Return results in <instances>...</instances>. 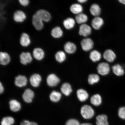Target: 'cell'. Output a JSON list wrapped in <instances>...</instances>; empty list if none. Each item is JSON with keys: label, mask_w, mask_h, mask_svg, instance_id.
<instances>
[{"label": "cell", "mask_w": 125, "mask_h": 125, "mask_svg": "<svg viewBox=\"0 0 125 125\" xmlns=\"http://www.w3.org/2000/svg\"><path fill=\"white\" fill-rule=\"evenodd\" d=\"M32 52L22 51L19 55V61L21 64L27 65L32 63L34 60Z\"/></svg>", "instance_id": "obj_1"}, {"label": "cell", "mask_w": 125, "mask_h": 125, "mask_svg": "<svg viewBox=\"0 0 125 125\" xmlns=\"http://www.w3.org/2000/svg\"><path fill=\"white\" fill-rule=\"evenodd\" d=\"M27 15L21 9H18L14 12L12 18L14 21L17 23H22L27 19Z\"/></svg>", "instance_id": "obj_2"}, {"label": "cell", "mask_w": 125, "mask_h": 125, "mask_svg": "<svg viewBox=\"0 0 125 125\" xmlns=\"http://www.w3.org/2000/svg\"><path fill=\"white\" fill-rule=\"evenodd\" d=\"M31 22L32 26L37 31L42 30L44 27V22L35 13L32 16Z\"/></svg>", "instance_id": "obj_3"}, {"label": "cell", "mask_w": 125, "mask_h": 125, "mask_svg": "<svg viewBox=\"0 0 125 125\" xmlns=\"http://www.w3.org/2000/svg\"><path fill=\"white\" fill-rule=\"evenodd\" d=\"M31 53L34 59L37 61H41L45 57V51L43 48L40 47L34 48Z\"/></svg>", "instance_id": "obj_4"}, {"label": "cell", "mask_w": 125, "mask_h": 125, "mask_svg": "<svg viewBox=\"0 0 125 125\" xmlns=\"http://www.w3.org/2000/svg\"><path fill=\"white\" fill-rule=\"evenodd\" d=\"M81 115L85 119H90L94 115V112L93 109L91 106L85 105L83 106L81 109Z\"/></svg>", "instance_id": "obj_5"}, {"label": "cell", "mask_w": 125, "mask_h": 125, "mask_svg": "<svg viewBox=\"0 0 125 125\" xmlns=\"http://www.w3.org/2000/svg\"><path fill=\"white\" fill-rule=\"evenodd\" d=\"M20 46L23 48L28 47L31 44V40L29 34L25 32L22 33L19 40Z\"/></svg>", "instance_id": "obj_6"}, {"label": "cell", "mask_w": 125, "mask_h": 125, "mask_svg": "<svg viewBox=\"0 0 125 125\" xmlns=\"http://www.w3.org/2000/svg\"><path fill=\"white\" fill-rule=\"evenodd\" d=\"M35 13L40 17L44 22H49L51 19L52 16L51 14L46 9H39L36 11Z\"/></svg>", "instance_id": "obj_7"}, {"label": "cell", "mask_w": 125, "mask_h": 125, "mask_svg": "<svg viewBox=\"0 0 125 125\" xmlns=\"http://www.w3.org/2000/svg\"><path fill=\"white\" fill-rule=\"evenodd\" d=\"M63 31L61 27L59 26H57L53 28L51 31V35L53 38L60 39L63 36Z\"/></svg>", "instance_id": "obj_8"}, {"label": "cell", "mask_w": 125, "mask_h": 125, "mask_svg": "<svg viewBox=\"0 0 125 125\" xmlns=\"http://www.w3.org/2000/svg\"><path fill=\"white\" fill-rule=\"evenodd\" d=\"M11 61V57L8 53L0 51V64L3 66L9 65Z\"/></svg>", "instance_id": "obj_9"}, {"label": "cell", "mask_w": 125, "mask_h": 125, "mask_svg": "<svg viewBox=\"0 0 125 125\" xmlns=\"http://www.w3.org/2000/svg\"><path fill=\"white\" fill-rule=\"evenodd\" d=\"M110 70L109 65L105 62H102L99 63L97 67L98 73L102 75H105L108 74Z\"/></svg>", "instance_id": "obj_10"}, {"label": "cell", "mask_w": 125, "mask_h": 125, "mask_svg": "<svg viewBox=\"0 0 125 125\" xmlns=\"http://www.w3.org/2000/svg\"><path fill=\"white\" fill-rule=\"evenodd\" d=\"M94 43L91 39L87 38L83 39L81 42V45L83 50L88 51L93 48Z\"/></svg>", "instance_id": "obj_11"}, {"label": "cell", "mask_w": 125, "mask_h": 125, "mask_svg": "<svg viewBox=\"0 0 125 125\" xmlns=\"http://www.w3.org/2000/svg\"><path fill=\"white\" fill-rule=\"evenodd\" d=\"M60 82L59 78L54 74H50L47 78V84L50 87L55 86L59 83Z\"/></svg>", "instance_id": "obj_12"}, {"label": "cell", "mask_w": 125, "mask_h": 125, "mask_svg": "<svg viewBox=\"0 0 125 125\" xmlns=\"http://www.w3.org/2000/svg\"><path fill=\"white\" fill-rule=\"evenodd\" d=\"M34 96V92L30 89H26L22 95L23 99L26 103H30L32 102Z\"/></svg>", "instance_id": "obj_13"}, {"label": "cell", "mask_w": 125, "mask_h": 125, "mask_svg": "<svg viewBox=\"0 0 125 125\" xmlns=\"http://www.w3.org/2000/svg\"><path fill=\"white\" fill-rule=\"evenodd\" d=\"M91 28L88 25L84 23L81 25L79 28V34L84 37H87L91 33Z\"/></svg>", "instance_id": "obj_14"}, {"label": "cell", "mask_w": 125, "mask_h": 125, "mask_svg": "<svg viewBox=\"0 0 125 125\" xmlns=\"http://www.w3.org/2000/svg\"><path fill=\"white\" fill-rule=\"evenodd\" d=\"M103 57L104 58L109 62H113L116 58V55L115 52L110 49H108L104 52Z\"/></svg>", "instance_id": "obj_15"}, {"label": "cell", "mask_w": 125, "mask_h": 125, "mask_svg": "<svg viewBox=\"0 0 125 125\" xmlns=\"http://www.w3.org/2000/svg\"><path fill=\"white\" fill-rule=\"evenodd\" d=\"M63 49L65 52L67 53L72 54L75 52L76 47L74 43L71 42H68L64 45Z\"/></svg>", "instance_id": "obj_16"}, {"label": "cell", "mask_w": 125, "mask_h": 125, "mask_svg": "<svg viewBox=\"0 0 125 125\" xmlns=\"http://www.w3.org/2000/svg\"><path fill=\"white\" fill-rule=\"evenodd\" d=\"M42 79L41 76L40 75L34 74L31 76L30 79V82L33 87H37L40 85Z\"/></svg>", "instance_id": "obj_17"}, {"label": "cell", "mask_w": 125, "mask_h": 125, "mask_svg": "<svg viewBox=\"0 0 125 125\" xmlns=\"http://www.w3.org/2000/svg\"><path fill=\"white\" fill-rule=\"evenodd\" d=\"M15 84L18 87H22L26 86L27 83V80L25 76L19 75L15 78Z\"/></svg>", "instance_id": "obj_18"}, {"label": "cell", "mask_w": 125, "mask_h": 125, "mask_svg": "<svg viewBox=\"0 0 125 125\" xmlns=\"http://www.w3.org/2000/svg\"><path fill=\"white\" fill-rule=\"evenodd\" d=\"M54 57L56 61L59 63H62L64 62L66 58V54L65 52L61 50L55 53Z\"/></svg>", "instance_id": "obj_19"}, {"label": "cell", "mask_w": 125, "mask_h": 125, "mask_svg": "<svg viewBox=\"0 0 125 125\" xmlns=\"http://www.w3.org/2000/svg\"><path fill=\"white\" fill-rule=\"evenodd\" d=\"M104 23V20L99 17H95L92 20V25L94 29L98 30L103 26Z\"/></svg>", "instance_id": "obj_20"}, {"label": "cell", "mask_w": 125, "mask_h": 125, "mask_svg": "<svg viewBox=\"0 0 125 125\" xmlns=\"http://www.w3.org/2000/svg\"><path fill=\"white\" fill-rule=\"evenodd\" d=\"M112 70L114 74L117 76H121L123 75L125 73L124 68L119 64H116L112 67Z\"/></svg>", "instance_id": "obj_21"}, {"label": "cell", "mask_w": 125, "mask_h": 125, "mask_svg": "<svg viewBox=\"0 0 125 125\" xmlns=\"http://www.w3.org/2000/svg\"><path fill=\"white\" fill-rule=\"evenodd\" d=\"M75 21L72 18H69L63 20L62 24L64 27L67 30L71 29L74 27Z\"/></svg>", "instance_id": "obj_22"}, {"label": "cell", "mask_w": 125, "mask_h": 125, "mask_svg": "<svg viewBox=\"0 0 125 125\" xmlns=\"http://www.w3.org/2000/svg\"><path fill=\"white\" fill-rule=\"evenodd\" d=\"M96 124L97 125H109L107 115H98L96 117Z\"/></svg>", "instance_id": "obj_23"}, {"label": "cell", "mask_w": 125, "mask_h": 125, "mask_svg": "<svg viewBox=\"0 0 125 125\" xmlns=\"http://www.w3.org/2000/svg\"><path fill=\"white\" fill-rule=\"evenodd\" d=\"M11 110L13 112H17L20 110L21 104L18 101L15 100H10L9 102Z\"/></svg>", "instance_id": "obj_24"}, {"label": "cell", "mask_w": 125, "mask_h": 125, "mask_svg": "<svg viewBox=\"0 0 125 125\" xmlns=\"http://www.w3.org/2000/svg\"><path fill=\"white\" fill-rule=\"evenodd\" d=\"M77 95L78 99L81 101H85L88 98L89 95L86 91L82 89L77 90Z\"/></svg>", "instance_id": "obj_25"}, {"label": "cell", "mask_w": 125, "mask_h": 125, "mask_svg": "<svg viewBox=\"0 0 125 125\" xmlns=\"http://www.w3.org/2000/svg\"><path fill=\"white\" fill-rule=\"evenodd\" d=\"M62 93L66 96H68L72 92V87L70 84L65 83L62 85L61 88Z\"/></svg>", "instance_id": "obj_26"}, {"label": "cell", "mask_w": 125, "mask_h": 125, "mask_svg": "<svg viewBox=\"0 0 125 125\" xmlns=\"http://www.w3.org/2000/svg\"><path fill=\"white\" fill-rule=\"evenodd\" d=\"M70 9L72 12L77 15L82 13L83 8L81 5L75 4L72 5L70 7Z\"/></svg>", "instance_id": "obj_27"}, {"label": "cell", "mask_w": 125, "mask_h": 125, "mask_svg": "<svg viewBox=\"0 0 125 125\" xmlns=\"http://www.w3.org/2000/svg\"><path fill=\"white\" fill-rule=\"evenodd\" d=\"M88 17L85 14L81 13L77 15L75 18L76 21L80 24H84L88 20Z\"/></svg>", "instance_id": "obj_28"}, {"label": "cell", "mask_w": 125, "mask_h": 125, "mask_svg": "<svg viewBox=\"0 0 125 125\" xmlns=\"http://www.w3.org/2000/svg\"><path fill=\"white\" fill-rule=\"evenodd\" d=\"M90 12L94 16L98 17L100 14L101 9L98 4H94L91 7Z\"/></svg>", "instance_id": "obj_29"}, {"label": "cell", "mask_w": 125, "mask_h": 125, "mask_svg": "<svg viewBox=\"0 0 125 125\" xmlns=\"http://www.w3.org/2000/svg\"><path fill=\"white\" fill-rule=\"evenodd\" d=\"M90 58L94 62L98 61L101 58V53L97 51L94 50L91 52L90 54Z\"/></svg>", "instance_id": "obj_30"}, {"label": "cell", "mask_w": 125, "mask_h": 125, "mask_svg": "<svg viewBox=\"0 0 125 125\" xmlns=\"http://www.w3.org/2000/svg\"><path fill=\"white\" fill-rule=\"evenodd\" d=\"M62 97V94L59 92L53 91L50 95L51 100L54 102H57L60 100Z\"/></svg>", "instance_id": "obj_31"}, {"label": "cell", "mask_w": 125, "mask_h": 125, "mask_svg": "<svg viewBox=\"0 0 125 125\" xmlns=\"http://www.w3.org/2000/svg\"><path fill=\"white\" fill-rule=\"evenodd\" d=\"M90 101L91 104L94 105H99L102 103L101 97L98 94L94 95L91 98Z\"/></svg>", "instance_id": "obj_32"}, {"label": "cell", "mask_w": 125, "mask_h": 125, "mask_svg": "<svg viewBox=\"0 0 125 125\" xmlns=\"http://www.w3.org/2000/svg\"><path fill=\"white\" fill-rule=\"evenodd\" d=\"M14 123V120L12 117L7 116L2 119L1 122V125H12Z\"/></svg>", "instance_id": "obj_33"}, {"label": "cell", "mask_w": 125, "mask_h": 125, "mask_svg": "<svg viewBox=\"0 0 125 125\" xmlns=\"http://www.w3.org/2000/svg\"><path fill=\"white\" fill-rule=\"evenodd\" d=\"M100 80L99 76L96 74H92L89 76L88 81L90 85H93L99 82Z\"/></svg>", "instance_id": "obj_34"}, {"label": "cell", "mask_w": 125, "mask_h": 125, "mask_svg": "<svg viewBox=\"0 0 125 125\" xmlns=\"http://www.w3.org/2000/svg\"><path fill=\"white\" fill-rule=\"evenodd\" d=\"M118 115L120 118L125 120V106L120 108L118 110Z\"/></svg>", "instance_id": "obj_35"}, {"label": "cell", "mask_w": 125, "mask_h": 125, "mask_svg": "<svg viewBox=\"0 0 125 125\" xmlns=\"http://www.w3.org/2000/svg\"><path fill=\"white\" fill-rule=\"evenodd\" d=\"M20 5L23 7H26L29 5L30 0H18Z\"/></svg>", "instance_id": "obj_36"}, {"label": "cell", "mask_w": 125, "mask_h": 125, "mask_svg": "<svg viewBox=\"0 0 125 125\" xmlns=\"http://www.w3.org/2000/svg\"><path fill=\"white\" fill-rule=\"evenodd\" d=\"M79 122L75 119L69 120L67 122L65 125H80Z\"/></svg>", "instance_id": "obj_37"}, {"label": "cell", "mask_w": 125, "mask_h": 125, "mask_svg": "<svg viewBox=\"0 0 125 125\" xmlns=\"http://www.w3.org/2000/svg\"><path fill=\"white\" fill-rule=\"evenodd\" d=\"M21 125H38L36 123L31 122L27 120H24L21 122L20 123Z\"/></svg>", "instance_id": "obj_38"}, {"label": "cell", "mask_w": 125, "mask_h": 125, "mask_svg": "<svg viewBox=\"0 0 125 125\" xmlns=\"http://www.w3.org/2000/svg\"><path fill=\"white\" fill-rule=\"evenodd\" d=\"M4 87H3L2 84L0 83V93L1 94L4 91Z\"/></svg>", "instance_id": "obj_39"}, {"label": "cell", "mask_w": 125, "mask_h": 125, "mask_svg": "<svg viewBox=\"0 0 125 125\" xmlns=\"http://www.w3.org/2000/svg\"><path fill=\"white\" fill-rule=\"evenodd\" d=\"M119 1L121 3L125 5V0H119Z\"/></svg>", "instance_id": "obj_40"}, {"label": "cell", "mask_w": 125, "mask_h": 125, "mask_svg": "<svg viewBox=\"0 0 125 125\" xmlns=\"http://www.w3.org/2000/svg\"><path fill=\"white\" fill-rule=\"evenodd\" d=\"M86 0H78V2L81 3H85L86 1Z\"/></svg>", "instance_id": "obj_41"}, {"label": "cell", "mask_w": 125, "mask_h": 125, "mask_svg": "<svg viewBox=\"0 0 125 125\" xmlns=\"http://www.w3.org/2000/svg\"><path fill=\"white\" fill-rule=\"evenodd\" d=\"M80 125H93L91 124V123H83V124H81Z\"/></svg>", "instance_id": "obj_42"}]
</instances>
